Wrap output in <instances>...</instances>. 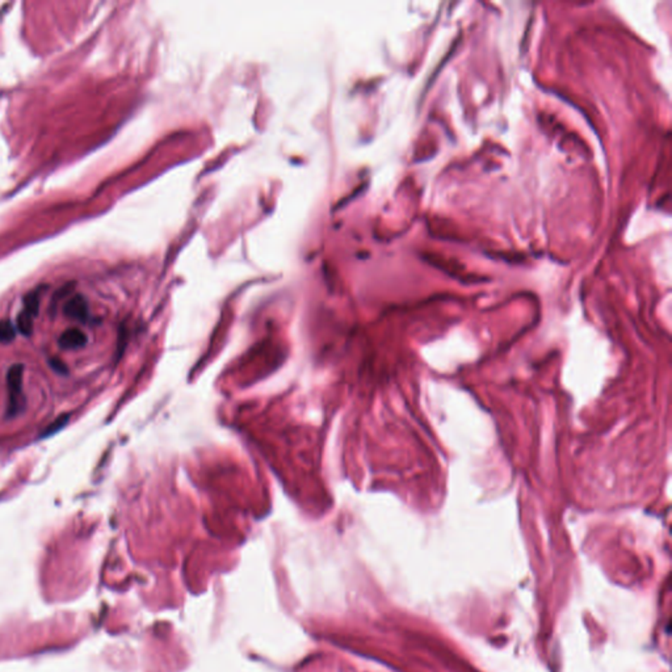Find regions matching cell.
<instances>
[{"label": "cell", "mask_w": 672, "mask_h": 672, "mask_svg": "<svg viewBox=\"0 0 672 672\" xmlns=\"http://www.w3.org/2000/svg\"><path fill=\"white\" fill-rule=\"evenodd\" d=\"M23 373L24 366L21 364H15L11 366L7 373V387H8V415H15L21 410V398H23Z\"/></svg>", "instance_id": "cell-1"}, {"label": "cell", "mask_w": 672, "mask_h": 672, "mask_svg": "<svg viewBox=\"0 0 672 672\" xmlns=\"http://www.w3.org/2000/svg\"><path fill=\"white\" fill-rule=\"evenodd\" d=\"M63 311H65V316L70 319L86 322L88 318V305H87L86 298L82 296H74L66 302Z\"/></svg>", "instance_id": "cell-2"}, {"label": "cell", "mask_w": 672, "mask_h": 672, "mask_svg": "<svg viewBox=\"0 0 672 672\" xmlns=\"http://www.w3.org/2000/svg\"><path fill=\"white\" fill-rule=\"evenodd\" d=\"M58 343H59L61 348H63L66 351H74V349H79V348L86 346L87 336L79 328H68L62 335L59 336Z\"/></svg>", "instance_id": "cell-3"}, {"label": "cell", "mask_w": 672, "mask_h": 672, "mask_svg": "<svg viewBox=\"0 0 672 672\" xmlns=\"http://www.w3.org/2000/svg\"><path fill=\"white\" fill-rule=\"evenodd\" d=\"M18 330L24 336H30L33 332V317L24 310L18 316Z\"/></svg>", "instance_id": "cell-4"}, {"label": "cell", "mask_w": 672, "mask_h": 672, "mask_svg": "<svg viewBox=\"0 0 672 672\" xmlns=\"http://www.w3.org/2000/svg\"><path fill=\"white\" fill-rule=\"evenodd\" d=\"M68 421H70V415H68V413H62L61 416H58L57 419L49 425L48 428H46L44 433H41V437H50V436H53L54 433H57L58 431H61L62 428H65V425L68 424Z\"/></svg>", "instance_id": "cell-5"}, {"label": "cell", "mask_w": 672, "mask_h": 672, "mask_svg": "<svg viewBox=\"0 0 672 672\" xmlns=\"http://www.w3.org/2000/svg\"><path fill=\"white\" fill-rule=\"evenodd\" d=\"M15 337H16L15 326L7 319L0 321V342L1 343H11Z\"/></svg>", "instance_id": "cell-6"}, {"label": "cell", "mask_w": 672, "mask_h": 672, "mask_svg": "<svg viewBox=\"0 0 672 672\" xmlns=\"http://www.w3.org/2000/svg\"><path fill=\"white\" fill-rule=\"evenodd\" d=\"M39 299L37 293H30L24 301V311L35 318L39 314Z\"/></svg>", "instance_id": "cell-7"}, {"label": "cell", "mask_w": 672, "mask_h": 672, "mask_svg": "<svg viewBox=\"0 0 672 672\" xmlns=\"http://www.w3.org/2000/svg\"><path fill=\"white\" fill-rule=\"evenodd\" d=\"M50 365H51V368H53L56 372H58V373H63V375H66V373H68V368H66V365L63 364V363H62L59 359H53V360H50Z\"/></svg>", "instance_id": "cell-8"}]
</instances>
